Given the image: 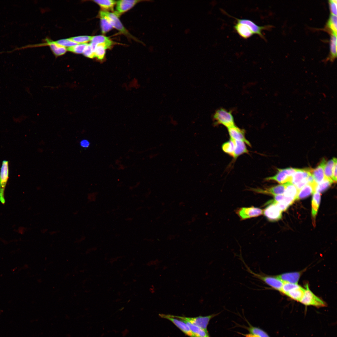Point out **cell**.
Returning a JSON list of instances; mask_svg holds the SVG:
<instances>
[{
  "label": "cell",
  "mask_w": 337,
  "mask_h": 337,
  "mask_svg": "<svg viewBox=\"0 0 337 337\" xmlns=\"http://www.w3.org/2000/svg\"><path fill=\"white\" fill-rule=\"evenodd\" d=\"M313 169L310 168H297L292 177L291 182L299 190L308 183V178L312 175Z\"/></svg>",
  "instance_id": "obj_4"
},
{
  "label": "cell",
  "mask_w": 337,
  "mask_h": 337,
  "mask_svg": "<svg viewBox=\"0 0 337 337\" xmlns=\"http://www.w3.org/2000/svg\"><path fill=\"white\" fill-rule=\"evenodd\" d=\"M230 139L244 142L247 145L251 146L250 142L246 138L245 131L235 125L227 128Z\"/></svg>",
  "instance_id": "obj_11"
},
{
  "label": "cell",
  "mask_w": 337,
  "mask_h": 337,
  "mask_svg": "<svg viewBox=\"0 0 337 337\" xmlns=\"http://www.w3.org/2000/svg\"><path fill=\"white\" fill-rule=\"evenodd\" d=\"M236 212L241 220H244L258 217L263 214V211L259 208L252 206L240 208Z\"/></svg>",
  "instance_id": "obj_9"
},
{
  "label": "cell",
  "mask_w": 337,
  "mask_h": 337,
  "mask_svg": "<svg viewBox=\"0 0 337 337\" xmlns=\"http://www.w3.org/2000/svg\"><path fill=\"white\" fill-rule=\"evenodd\" d=\"M321 196L319 193L315 192L313 194L312 200L311 214L313 223L315 225V219L320 201Z\"/></svg>",
  "instance_id": "obj_21"
},
{
  "label": "cell",
  "mask_w": 337,
  "mask_h": 337,
  "mask_svg": "<svg viewBox=\"0 0 337 337\" xmlns=\"http://www.w3.org/2000/svg\"><path fill=\"white\" fill-rule=\"evenodd\" d=\"M247 329L250 334L258 337H270L266 332L259 328L250 325Z\"/></svg>",
  "instance_id": "obj_30"
},
{
  "label": "cell",
  "mask_w": 337,
  "mask_h": 337,
  "mask_svg": "<svg viewBox=\"0 0 337 337\" xmlns=\"http://www.w3.org/2000/svg\"><path fill=\"white\" fill-rule=\"evenodd\" d=\"M248 272L254 277L262 281L273 289L281 292L284 282L277 276L266 275L262 273H256L252 271L245 263Z\"/></svg>",
  "instance_id": "obj_3"
},
{
  "label": "cell",
  "mask_w": 337,
  "mask_h": 337,
  "mask_svg": "<svg viewBox=\"0 0 337 337\" xmlns=\"http://www.w3.org/2000/svg\"><path fill=\"white\" fill-rule=\"evenodd\" d=\"M93 1L100 7L102 10L107 11H113L116 2V1L113 0H95Z\"/></svg>",
  "instance_id": "obj_25"
},
{
  "label": "cell",
  "mask_w": 337,
  "mask_h": 337,
  "mask_svg": "<svg viewBox=\"0 0 337 337\" xmlns=\"http://www.w3.org/2000/svg\"><path fill=\"white\" fill-rule=\"evenodd\" d=\"M327 26L332 32L337 33V16L331 14L327 22Z\"/></svg>",
  "instance_id": "obj_34"
},
{
  "label": "cell",
  "mask_w": 337,
  "mask_h": 337,
  "mask_svg": "<svg viewBox=\"0 0 337 337\" xmlns=\"http://www.w3.org/2000/svg\"><path fill=\"white\" fill-rule=\"evenodd\" d=\"M336 162V159L333 158L332 159L326 162L324 168V173L325 178L333 182H334L332 179L333 168Z\"/></svg>",
  "instance_id": "obj_27"
},
{
  "label": "cell",
  "mask_w": 337,
  "mask_h": 337,
  "mask_svg": "<svg viewBox=\"0 0 337 337\" xmlns=\"http://www.w3.org/2000/svg\"><path fill=\"white\" fill-rule=\"evenodd\" d=\"M213 119L215 125H222L227 129L235 125L232 112L225 109L221 108L216 110Z\"/></svg>",
  "instance_id": "obj_2"
},
{
  "label": "cell",
  "mask_w": 337,
  "mask_h": 337,
  "mask_svg": "<svg viewBox=\"0 0 337 337\" xmlns=\"http://www.w3.org/2000/svg\"><path fill=\"white\" fill-rule=\"evenodd\" d=\"M140 1H141L134 0H120L116 1V11L114 12L119 17L120 15L131 9Z\"/></svg>",
  "instance_id": "obj_13"
},
{
  "label": "cell",
  "mask_w": 337,
  "mask_h": 337,
  "mask_svg": "<svg viewBox=\"0 0 337 337\" xmlns=\"http://www.w3.org/2000/svg\"><path fill=\"white\" fill-rule=\"evenodd\" d=\"M47 43L50 47L54 54L56 56H59L64 54L67 51L65 47L60 46L55 42L47 41Z\"/></svg>",
  "instance_id": "obj_28"
},
{
  "label": "cell",
  "mask_w": 337,
  "mask_h": 337,
  "mask_svg": "<svg viewBox=\"0 0 337 337\" xmlns=\"http://www.w3.org/2000/svg\"><path fill=\"white\" fill-rule=\"evenodd\" d=\"M55 42L57 44L64 47H69L78 44L72 40L70 38L60 40Z\"/></svg>",
  "instance_id": "obj_36"
},
{
  "label": "cell",
  "mask_w": 337,
  "mask_h": 337,
  "mask_svg": "<svg viewBox=\"0 0 337 337\" xmlns=\"http://www.w3.org/2000/svg\"><path fill=\"white\" fill-rule=\"evenodd\" d=\"M300 286L297 284H293L289 283H284L282 287L281 292L286 295L289 291L294 288L298 287Z\"/></svg>",
  "instance_id": "obj_38"
},
{
  "label": "cell",
  "mask_w": 337,
  "mask_h": 337,
  "mask_svg": "<svg viewBox=\"0 0 337 337\" xmlns=\"http://www.w3.org/2000/svg\"><path fill=\"white\" fill-rule=\"evenodd\" d=\"M337 33L332 32L330 41L331 58L334 59L337 56Z\"/></svg>",
  "instance_id": "obj_29"
},
{
  "label": "cell",
  "mask_w": 337,
  "mask_h": 337,
  "mask_svg": "<svg viewBox=\"0 0 337 337\" xmlns=\"http://www.w3.org/2000/svg\"><path fill=\"white\" fill-rule=\"evenodd\" d=\"M219 314V313L213 314L204 316H200L194 317H188L170 315H168L171 317L188 321L192 324L203 329L207 332H208L207 327L210 320Z\"/></svg>",
  "instance_id": "obj_5"
},
{
  "label": "cell",
  "mask_w": 337,
  "mask_h": 337,
  "mask_svg": "<svg viewBox=\"0 0 337 337\" xmlns=\"http://www.w3.org/2000/svg\"><path fill=\"white\" fill-rule=\"evenodd\" d=\"M235 18L237 22L245 24L247 26L254 34L258 35L262 39H265V37L262 33V31L263 30L266 29L269 27V26H259L252 21L245 19H238Z\"/></svg>",
  "instance_id": "obj_12"
},
{
  "label": "cell",
  "mask_w": 337,
  "mask_h": 337,
  "mask_svg": "<svg viewBox=\"0 0 337 337\" xmlns=\"http://www.w3.org/2000/svg\"><path fill=\"white\" fill-rule=\"evenodd\" d=\"M330 9L331 14L337 15V0H330L329 1Z\"/></svg>",
  "instance_id": "obj_40"
},
{
  "label": "cell",
  "mask_w": 337,
  "mask_h": 337,
  "mask_svg": "<svg viewBox=\"0 0 337 337\" xmlns=\"http://www.w3.org/2000/svg\"><path fill=\"white\" fill-rule=\"evenodd\" d=\"M108 49V47L105 45L97 44L95 52V57H96L98 60H102L105 57L106 50Z\"/></svg>",
  "instance_id": "obj_31"
},
{
  "label": "cell",
  "mask_w": 337,
  "mask_h": 337,
  "mask_svg": "<svg viewBox=\"0 0 337 337\" xmlns=\"http://www.w3.org/2000/svg\"><path fill=\"white\" fill-rule=\"evenodd\" d=\"M99 16L103 17L106 18L113 28L117 29L126 36L129 38L134 39V37L130 34L123 26L119 19V16L114 12H112L101 10L99 12Z\"/></svg>",
  "instance_id": "obj_1"
},
{
  "label": "cell",
  "mask_w": 337,
  "mask_h": 337,
  "mask_svg": "<svg viewBox=\"0 0 337 337\" xmlns=\"http://www.w3.org/2000/svg\"><path fill=\"white\" fill-rule=\"evenodd\" d=\"M305 287L303 296L300 302L305 305H312L317 307L326 306L325 302L311 291L308 284L306 285Z\"/></svg>",
  "instance_id": "obj_6"
},
{
  "label": "cell",
  "mask_w": 337,
  "mask_h": 337,
  "mask_svg": "<svg viewBox=\"0 0 337 337\" xmlns=\"http://www.w3.org/2000/svg\"><path fill=\"white\" fill-rule=\"evenodd\" d=\"M332 179L334 182H336L337 181V162L334 165L333 170Z\"/></svg>",
  "instance_id": "obj_42"
},
{
  "label": "cell",
  "mask_w": 337,
  "mask_h": 337,
  "mask_svg": "<svg viewBox=\"0 0 337 337\" xmlns=\"http://www.w3.org/2000/svg\"><path fill=\"white\" fill-rule=\"evenodd\" d=\"M301 274V272H295L284 273L277 276L284 283L297 284Z\"/></svg>",
  "instance_id": "obj_18"
},
{
  "label": "cell",
  "mask_w": 337,
  "mask_h": 337,
  "mask_svg": "<svg viewBox=\"0 0 337 337\" xmlns=\"http://www.w3.org/2000/svg\"><path fill=\"white\" fill-rule=\"evenodd\" d=\"M234 28L238 34L244 39H247L253 34L249 27L245 24L237 22Z\"/></svg>",
  "instance_id": "obj_20"
},
{
  "label": "cell",
  "mask_w": 337,
  "mask_h": 337,
  "mask_svg": "<svg viewBox=\"0 0 337 337\" xmlns=\"http://www.w3.org/2000/svg\"><path fill=\"white\" fill-rule=\"evenodd\" d=\"M100 19V27L102 33L105 34L113 28L107 19L102 17H99Z\"/></svg>",
  "instance_id": "obj_33"
},
{
  "label": "cell",
  "mask_w": 337,
  "mask_h": 337,
  "mask_svg": "<svg viewBox=\"0 0 337 337\" xmlns=\"http://www.w3.org/2000/svg\"><path fill=\"white\" fill-rule=\"evenodd\" d=\"M286 183V188L283 195L286 197L293 198L295 200L299 190L291 182H287Z\"/></svg>",
  "instance_id": "obj_23"
},
{
  "label": "cell",
  "mask_w": 337,
  "mask_h": 337,
  "mask_svg": "<svg viewBox=\"0 0 337 337\" xmlns=\"http://www.w3.org/2000/svg\"><path fill=\"white\" fill-rule=\"evenodd\" d=\"M286 183H285L274 186L271 187L264 188H253L251 190L254 192L259 193L269 194L274 196L283 194L286 188Z\"/></svg>",
  "instance_id": "obj_14"
},
{
  "label": "cell",
  "mask_w": 337,
  "mask_h": 337,
  "mask_svg": "<svg viewBox=\"0 0 337 337\" xmlns=\"http://www.w3.org/2000/svg\"><path fill=\"white\" fill-rule=\"evenodd\" d=\"M334 182L325 178V179L320 183L317 184L315 191L318 193L322 192L331 186Z\"/></svg>",
  "instance_id": "obj_32"
},
{
  "label": "cell",
  "mask_w": 337,
  "mask_h": 337,
  "mask_svg": "<svg viewBox=\"0 0 337 337\" xmlns=\"http://www.w3.org/2000/svg\"><path fill=\"white\" fill-rule=\"evenodd\" d=\"M159 315L161 317L167 319L171 321L184 333L190 337H197L193 333L188 326L183 321L170 317L168 315L160 314Z\"/></svg>",
  "instance_id": "obj_15"
},
{
  "label": "cell",
  "mask_w": 337,
  "mask_h": 337,
  "mask_svg": "<svg viewBox=\"0 0 337 337\" xmlns=\"http://www.w3.org/2000/svg\"><path fill=\"white\" fill-rule=\"evenodd\" d=\"M88 44L87 43L78 44L74 46L68 48L67 50L76 53H83Z\"/></svg>",
  "instance_id": "obj_35"
},
{
  "label": "cell",
  "mask_w": 337,
  "mask_h": 337,
  "mask_svg": "<svg viewBox=\"0 0 337 337\" xmlns=\"http://www.w3.org/2000/svg\"><path fill=\"white\" fill-rule=\"evenodd\" d=\"M326 163V161L323 159L319 165L315 169H313L312 176L315 182L319 184L322 182L325 178L324 173V168Z\"/></svg>",
  "instance_id": "obj_16"
},
{
  "label": "cell",
  "mask_w": 337,
  "mask_h": 337,
  "mask_svg": "<svg viewBox=\"0 0 337 337\" xmlns=\"http://www.w3.org/2000/svg\"><path fill=\"white\" fill-rule=\"evenodd\" d=\"M241 334L242 335H243L245 337H257V336H256L255 335H253L251 334Z\"/></svg>",
  "instance_id": "obj_43"
},
{
  "label": "cell",
  "mask_w": 337,
  "mask_h": 337,
  "mask_svg": "<svg viewBox=\"0 0 337 337\" xmlns=\"http://www.w3.org/2000/svg\"><path fill=\"white\" fill-rule=\"evenodd\" d=\"M91 41L96 44H102L110 48L115 43L109 37L102 35L92 36Z\"/></svg>",
  "instance_id": "obj_22"
},
{
  "label": "cell",
  "mask_w": 337,
  "mask_h": 337,
  "mask_svg": "<svg viewBox=\"0 0 337 337\" xmlns=\"http://www.w3.org/2000/svg\"><path fill=\"white\" fill-rule=\"evenodd\" d=\"M83 53L85 56L87 57L91 58L95 57V52L90 44H88Z\"/></svg>",
  "instance_id": "obj_39"
},
{
  "label": "cell",
  "mask_w": 337,
  "mask_h": 337,
  "mask_svg": "<svg viewBox=\"0 0 337 337\" xmlns=\"http://www.w3.org/2000/svg\"><path fill=\"white\" fill-rule=\"evenodd\" d=\"M188 326L193 333L197 337H210L208 332L185 320H182Z\"/></svg>",
  "instance_id": "obj_24"
},
{
  "label": "cell",
  "mask_w": 337,
  "mask_h": 337,
  "mask_svg": "<svg viewBox=\"0 0 337 337\" xmlns=\"http://www.w3.org/2000/svg\"><path fill=\"white\" fill-rule=\"evenodd\" d=\"M305 289L299 286L289 291L286 295L293 300L300 302L303 296Z\"/></svg>",
  "instance_id": "obj_26"
},
{
  "label": "cell",
  "mask_w": 337,
  "mask_h": 337,
  "mask_svg": "<svg viewBox=\"0 0 337 337\" xmlns=\"http://www.w3.org/2000/svg\"><path fill=\"white\" fill-rule=\"evenodd\" d=\"M268 205L263 211L265 216L270 221H277L281 219L282 216V211L279 208L276 203H269Z\"/></svg>",
  "instance_id": "obj_10"
},
{
  "label": "cell",
  "mask_w": 337,
  "mask_h": 337,
  "mask_svg": "<svg viewBox=\"0 0 337 337\" xmlns=\"http://www.w3.org/2000/svg\"><path fill=\"white\" fill-rule=\"evenodd\" d=\"M234 140V146L232 157L234 159L240 156L245 154H248L249 151L247 148L246 144L244 142Z\"/></svg>",
  "instance_id": "obj_19"
},
{
  "label": "cell",
  "mask_w": 337,
  "mask_h": 337,
  "mask_svg": "<svg viewBox=\"0 0 337 337\" xmlns=\"http://www.w3.org/2000/svg\"><path fill=\"white\" fill-rule=\"evenodd\" d=\"M80 144L81 146L83 148H87L89 147L90 143L88 140L83 139L80 141Z\"/></svg>",
  "instance_id": "obj_41"
},
{
  "label": "cell",
  "mask_w": 337,
  "mask_h": 337,
  "mask_svg": "<svg viewBox=\"0 0 337 337\" xmlns=\"http://www.w3.org/2000/svg\"><path fill=\"white\" fill-rule=\"evenodd\" d=\"M297 168H289L284 169H278L277 173L274 175L266 178V181H274L280 183H284L291 182L292 175Z\"/></svg>",
  "instance_id": "obj_7"
},
{
  "label": "cell",
  "mask_w": 337,
  "mask_h": 337,
  "mask_svg": "<svg viewBox=\"0 0 337 337\" xmlns=\"http://www.w3.org/2000/svg\"><path fill=\"white\" fill-rule=\"evenodd\" d=\"M317 183L315 182L308 183L299 191L295 200H299L306 198L315 191Z\"/></svg>",
  "instance_id": "obj_17"
},
{
  "label": "cell",
  "mask_w": 337,
  "mask_h": 337,
  "mask_svg": "<svg viewBox=\"0 0 337 337\" xmlns=\"http://www.w3.org/2000/svg\"><path fill=\"white\" fill-rule=\"evenodd\" d=\"M9 172L8 162L3 160L0 171V201L3 204L5 203L4 191L8 178Z\"/></svg>",
  "instance_id": "obj_8"
},
{
  "label": "cell",
  "mask_w": 337,
  "mask_h": 337,
  "mask_svg": "<svg viewBox=\"0 0 337 337\" xmlns=\"http://www.w3.org/2000/svg\"><path fill=\"white\" fill-rule=\"evenodd\" d=\"M92 36H82L75 37L70 38V39L74 42L80 44L86 43V42L91 41Z\"/></svg>",
  "instance_id": "obj_37"
}]
</instances>
